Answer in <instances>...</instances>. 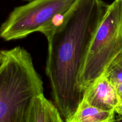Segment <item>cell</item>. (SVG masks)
Masks as SVG:
<instances>
[{"instance_id":"1","label":"cell","mask_w":122,"mask_h":122,"mask_svg":"<svg viewBox=\"0 0 122 122\" xmlns=\"http://www.w3.org/2000/svg\"><path fill=\"white\" fill-rule=\"evenodd\" d=\"M108 5L78 0L62 17L43 30L48 41L46 73L54 102L67 122L83 98L81 76L94 33Z\"/></svg>"},{"instance_id":"2","label":"cell","mask_w":122,"mask_h":122,"mask_svg":"<svg viewBox=\"0 0 122 122\" xmlns=\"http://www.w3.org/2000/svg\"><path fill=\"white\" fill-rule=\"evenodd\" d=\"M2 51L0 122H27L35 99L44 94L43 82L25 49L16 46Z\"/></svg>"},{"instance_id":"3","label":"cell","mask_w":122,"mask_h":122,"mask_svg":"<svg viewBox=\"0 0 122 122\" xmlns=\"http://www.w3.org/2000/svg\"><path fill=\"white\" fill-rule=\"evenodd\" d=\"M122 53V0L108 5L91 42L81 76L83 92Z\"/></svg>"},{"instance_id":"4","label":"cell","mask_w":122,"mask_h":122,"mask_svg":"<svg viewBox=\"0 0 122 122\" xmlns=\"http://www.w3.org/2000/svg\"><path fill=\"white\" fill-rule=\"evenodd\" d=\"M78 0H33L12 11L0 27L6 41L22 39L43 30L66 14Z\"/></svg>"},{"instance_id":"5","label":"cell","mask_w":122,"mask_h":122,"mask_svg":"<svg viewBox=\"0 0 122 122\" xmlns=\"http://www.w3.org/2000/svg\"><path fill=\"white\" fill-rule=\"evenodd\" d=\"M82 101L108 112H115L116 108L119 104L115 86L103 75L85 89Z\"/></svg>"},{"instance_id":"6","label":"cell","mask_w":122,"mask_h":122,"mask_svg":"<svg viewBox=\"0 0 122 122\" xmlns=\"http://www.w3.org/2000/svg\"><path fill=\"white\" fill-rule=\"evenodd\" d=\"M27 122H63L60 113L54 104L44 94L35 99L30 110Z\"/></svg>"},{"instance_id":"7","label":"cell","mask_w":122,"mask_h":122,"mask_svg":"<svg viewBox=\"0 0 122 122\" xmlns=\"http://www.w3.org/2000/svg\"><path fill=\"white\" fill-rule=\"evenodd\" d=\"M115 113L102 110L82 101L75 114L67 122H105L114 119Z\"/></svg>"},{"instance_id":"8","label":"cell","mask_w":122,"mask_h":122,"mask_svg":"<svg viewBox=\"0 0 122 122\" xmlns=\"http://www.w3.org/2000/svg\"><path fill=\"white\" fill-rule=\"evenodd\" d=\"M102 75L114 86L122 83V53L112 61Z\"/></svg>"},{"instance_id":"9","label":"cell","mask_w":122,"mask_h":122,"mask_svg":"<svg viewBox=\"0 0 122 122\" xmlns=\"http://www.w3.org/2000/svg\"><path fill=\"white\" fill-rule=\"evenodd\" d=\"M114 86L116 89L117 94L118 98H119V104H122V83L116 85Z\"/></svg>"},{"instance_id":"10","label":"cell","mask_w":122,"mask_h":122,"mask_svg":"<svg viewBox=\"0 0 122 122\" xmlns=\"http://www.w3.org/2000/svg\"><path fill=\"white\" fill-rule=\"evenodd\" d=\"M115 113H117L120 116H122V104H120L116 108Z\"/></svg>"},{"instance_id":"11","label":"cell","mask_w":122,"mask_h":122,"mask_svg":"<svg viewBox=\"0 0 122 122\" xmlns=\"http://www.w3.org/2000/svg\"><path fill=\"white\" fill-rule=\"evenodd\" d=\"M3 59H4L3 51H2V50H0V66H1L2 61H3Z\"/></svg>"},{"instance_id":"12","label":"cell","mask_w":122,"mask_h":122,"mask_svg":"<svg viewBox=\"0 0 122 122\" xmlns=\"http://www.w3.org/2000/svg\"><path fill=\"white\" fill-rule=\"evenodd\" d=\"M114 121H115V119H112V120H108V121H107V122H114Z\"/></svg>"},{"instance_id":"13","label":"cell","mask_w":122,"mask_h":122,"mask_svg":"<svg viewBox=\"0 0 122 122\" xmlns=\"http://www.w3.org/2000/svg\"><path fill=\"white\" fill-rule=\"evenodd\" d=\"M24 1H29H29H33V0H24Z\"/></svg>"},{"instance_id":"14","label":"cell","mask_w":122,"mask_h":122,"mask_svg":"<svg viewBox=\"0 0 122 122\" xmlns=\"http://www.w3.org/2000/svg\"><path fill=\"white\" fill-rule=\"evenodd\" d=\"M114 122H116V120H115V121H114Z\"/></svg>"},{"instance_id":"15","label":"cell","mask_w":122,"mask_h":122,"mask_svg":"<svg viewBox=\"0 0 122 122\" xmlns=\"http://www.w3.org/2000/svg\"></svg>"}]
</instances>
